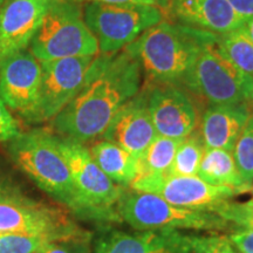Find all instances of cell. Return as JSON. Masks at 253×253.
Returning <instances> with one entry per match:
<instances>
[{"mask_svg": "<svg viewBox=\"0 0 253 253\" xmlns=\"http://www.w3.org/2000/svg\"><path fill=\"white\" fill-rule=\"evenodd\" d=\"M84 18L99 43L102 55L119 53L150 27L163 21V13L154 5H108L88 2Z\"/></svg>", "mask_w": 253, "mask_h": 253, "instance_id": "obj_7", "label": "cell"}, {"mask_svg": "<svg viewBox=\"0 0 253 253\" xmlns=\"http://www.w3.org/2000/svg\"><path fill=\"white\" fill-rule=\"evenodd\" d=\"M148 94H136L123 104L101 136L140 158L157 135L149 109Z\"/></svg>", "mask_w": 253, "mask_h": 253, "instance_id": "obj_16", "label": "cell"}, {"mask_svg": "<svg viewBox=\"0 0 253 253\" xmlns=\"http://www.w3.org/2000/svg\"><path fill=\"white\" fill-rule=\"evenodd\" d=\"M148 109L158 135L184 138L197 126V112L184 91L175 84L155 87L147 96Z\"/></svg>", "mask_w": 253, "mask_h": 253, "instance_id": "obj_15", "label": "cell"}, {"mask_svg": "<svg viewBox=\"0 0 253 253\" xmlns=\"http://www.w3.org/2000/svg\"><path fill=\"white\" fill-rule=\"evenodd\" d=\"M141 71L126 50L96 55L86 84L53 119L54 130L82 144L101 137L120 108L138 94Z\"/></svg>", "mask_w": 253, "mask_h": 253, "instance_id": "obj_1", "label": "cell"}, {"mask_svg": "<svg viewBox=\"0 0 253 253\" xmlns=\"http://www.w3.org/2000/svg\"><path fill=\"white\" fill-rule=\"evenodd\" d=\"M204 151L205 145L202 135L196 130L192 131L183 138L171 166L164 173L169 176H197Z\"/></svg>", "mask_w": 253, "mask_h": 253, "instance_id": "obj_23", "label": "cell"}, {"mask_svg": "<svg viewBox=\"0 0 253 253\" xmlns=\"http://www.w3.org/2000/svg\"><path fill=\"white\" fill-rule=\"evenodd\" d=\"M242 28H243V31L248 34V37L252 40V42H253V17L245 19Z\"/></svg>", "mask_w": 253, "mask_h": 253, "instance_id": "obj_33", "label": "cell"}, {"mask_svg": "<svg viewBox=\"0 0 253 253\" xmlns=\"http://www.w3.org/2000/svg\"><path fill=\"white\" fill-rule=\"evenodd\" d=\"M37 253H90V240L86 232L49 243Z\"/></svg>", "mask_w": 253, "mask_h": 253, "instance_id": "obj_26", "label": "cell"}, {"mask_svg": "<svg viewBox=\"0 0 253 253\" xmlns=\"http://www.w3.org/2000/svg\"><path fill=\"white\" fill-rule=\"evenodd\" d=\"M89 2H102L108 5H154L157 6L162 0H87Z\"/></svg>", "mask_w": 253, "mask_h": 253, "instance_id": "obj_31", "label": "cell"}, {"mask_svg": "<svg viewBox=\"0 0 253 253\" xmlns=\"http://www.w3.org/2000/svg\"><path fill=\"white\" fill-rule=\"evenodd\" d=\"M243 182L252 190L253 184V110L232 150Z\"/></svg>", "mask_w": 253, "mask_h": 253, "instance_id": "obj_25", "label": "cell"}, {"mask_svg": "<svg viewBox=\"0 0 253 253\" xmlns=\"http://www.w3.org/2000/svg\"><path fill=\"white\" fill-rule=\"evenodd\" d=\"M84 232L62 210L18 197L0 203V233H55L73 236Z\"/></svg>", "mask_w": 253, "mask_h": 253, "instance_id": "obj_13", "label": "cell"}, {"mask_svg": "<svg viewBox=\"0 0 253 253\" xmlns=\"http://www.w3.org/2000/svg\"><path fill=\"white\" fill-rule=\"evenodd\" d=\"M11 160L41 190L79 214L80 201L68 164L60 150L59 137L36 129L23 132L7 142Z\"/></svg>", "mask_w": 253, "mask_h": 253, "instance_id": "obj_3", "label": "cell"}, {"mask_svg": "<svg viewBox=\"0 0 253 253\" xmlns=\"http://www.w3.org/2000/svg\"><path fill=\"white\" fill-rule=\"evenodd\" d=\"M20 126L0 99V143H7L20 134Z\"/></svg>", "mask_w": 253, "mask_h": 253, "instance_id": "obj_27", "label": "cell"}, {"mask_svg": "<svg viewBox=\"0 0 253 253\" xmlns=\"http://www.w3.org/2000/svg\"><path fill=\"white\" fill-rule=\"evenodd\" d=\"M217 45L240 72L253 79V42L242 27L218 37Z\"/></svg>", "mask_w": 253, "mask_h": 253, "instance_id": "obj_22", "label": "cell"}, {"mask_svg": "<svg viewBox=\"0 0 253 253\" xmlns=\"http://www.w3.org/2000/svg\"><path fill=\"white\" fill-rule=\"evenodd\" d=\"M170 7L186 26L216 36L235 31L245 21L227 0H170Z\"/></svg>", "mask_w": 253, "mask_h": 253, "instance_id": "obj_17", "label": "cell"}, {"mask_svg": "<svg viewBox=\"0 0 253 253\" xmlns=\"http://www.w3.org/2000/svg\"><path fill=\"white\" fill-rule=\"evenodd\" d=\"M59 145L71 171L82 216L108 221L121 220L118 204L123 188L116 185L100 169L84 144L59 137Z\"/></svg>", "mask_w": 253, "mask_h": 253, "instance_id": "obj_6", "label": "cell"}, {"mask_svg": "<svg viewBox=\"0 0 253 253\" xmlns=\"http://www.w3.org/2000/svg\"><path fill=\"white\" fill-rule=\"evenodd\" d=\"M2 1H4V0H0V5H1V4H2Z\"/></svg>", "mask_w": 253, "mask_h": 253, "instance_id": "obj_36", "label": "cell"}, {"mask_svg": "<svg viewBox=\"0 0 253 253\" xmlns=\"http://www.w3.org/2000/svg\"><path fill=\"white\" fill-rule=\"evenodd\" d=\"M218 39V37H217ZM214 39L203 47L185 84L214 104H238L253 99V79L223 54Z\"/></svg>", "mask_w": 253, "mask_h": 253, "instance_id": "obj_8", "label": "cell"}, {"mask_svg": "<svg viewBox=\"0 0 253 253\" xmlns=\"http://www.w3.org/2000/svg\"><path fill=\"white\" fill-rule=\"evenodd\" d=\"M20 197L17 194V191L13 188L6 184L5 182L0 181V203L1 202H6V201H11V199L18 198Z\"/></svg>", "mask_w": 253, "mask_h": 253, "instance_id": "obj_32", "label": "cell"}, {"mask_svg": "<svg viewBox=\"0 0 253 253\" xmlns=\"http://www.w3.org/2000/svg\"><path fill=\"white\" fill-rule=\"evenodd\" d=\"M227 238L239 253H253V231L240 229Z\"/></svg>", "mask_w": 253, "mask_h": 253, "instance_id": "obj_28", "label": "cell"}, {"mask_svg": "<svg viewBox=\"0 0 253 253\" xmlns=\"http://www.w3.org/2000/svg\"><path fill=\"white\" fill-rule=\"evenodd\" d=\"M96 55L71 56L41 62V84L36 109L27 120H53L84 88Z\"/></svg>", "mask_w": 253, "mask_h": 253, "instance_id": "obj_9", "label": "cell"}, {"mask_svg": "<svg viewBox=\"0 0 253 253\" xmlns=\"http://www.w3.org/2000/svg\"><path fill=\"white\" fill-rule=\"evenodd\" d=\"M66 237L69 236L55 233H0V253H37L49 243Z\"/></svg>", "mask_w": 253, "mask_h": 253, "instance_id": "obj_24", "label": "cell"}, {"mask_svg": "<svg viewBox=\"0 0 253 253\" xmlns=\"http://www.w3.org/2000/svg\"><path fill=\"white\" fill-rule=\"evenodd\" d=\"M217 37L186 25L161 21L142 33L125 50L137 60L151 80L162 84H185L201 50Z\"/></svg>", "mask_w": 253, "mask_h": 253, "instance_id": "obj_2", "label": "cell"}, {"mask_svg": "<svg viewBox=\"0 0 253 253\" xmlns=\"http://www.w3.org/2000/svg\"><path fill=\"white\" fill-rule=\"evenodd\" d=\"M163 253H184V252H179V251H172V250H170V251H166Z\"/></svg>", "mask_w": 253, "mask_h": 253, "instance_id": "obj_35", "label": "cell"}, {"mask_svg": "<svg viewBox=\"0 0 253 253\" xmlns=\"http://www.w3.org/2000/svg\"><path fill=\"white\" fill-rule=\"evenodd\" d=\"M118 212L122 220L138 231L172 229L221 232L232 225L217 213L176 207L160 196L135 190H123Z\"/></svg>", "mask_w": 253, "mask_h": 253, "instance_id": "obj_5", "label": "cell"}, {"mask_svg": "<svg viewBox=\"0 0 253 253\" xmlns=\"http://www.w3.org/2000/svg\"><path fill=\"white\" fill-rule=\"evenodd\" d=\"M41 84V62L30 49L0 61V99L26 120L36 109Z\"/></svg>", "mask_w": 253, "mask_h": 253, "instance_id": "obj_12", "label": "cell"}, {"mask_svg": "<svg viewBox=\"0 0 253 253\" xmlns=\"http://www.w3.org/2000/svg\"><path fill=\"white\" fill-rule=\"evenodd\" d=\"M197 176L209 184L226 186L239 194L251 191L239 175L232 151L205 148Z\"/></svg>", "mask_w": 253, "mask_h": 253, "instance_id": "obj_20", "label": "cell"}, {"mask_svg": "<svg viewBox=\"0 0 253 253\" xmlns=\"http://www.w3.org/2000/svg\"><path fill=\"white\" fill-rule=\"evenodd\" d=\"M251 191H252V194H253V184H252V190H251Z\"/></svg>", "mask_w": 253, "mask_h": 253, "instance_id": "obj_37", "label": "cell"}, {"mask_svg": "<svg viewBox=\"0 0 253 253\" xmlns=\"http://www.w3.org/2000/svg\"><path fill=\"white\" fill-rule=\"evenodd\" d=\"M251 112L248 102L209 107L201 129L205 148L232 151Z\"/></svg>", "mask_w": 253, "mask_h": 253, "instance_id": "obj_18", "label": "cell"}, {"mask_svg": "<svg viewBox=\"0 0 253 253\" xmlns=\"http://www.w3.org/2000/svg\"><path fill=\"white\" fill-rule=\"evenodd\" d=\"M240 17L248 19L253 17V0H227Z\"/></svg>", "mask_w": 253, "mask_h": 253, "instance_id": "obj_29", "label": "cell"}, {"mask_svg": "<svg viewBox=\"0 0 253 253\" xmlns=\"http://www.w3.org/2000/svg\"><path fill=\"white\" fill-rule=\"evenodd\" d=\"M53 0H4L0 5V61L26 49Z\"/></svg>", "mask_w": 253, "mask_h": 253, "instance_id": "obj_14", "label": "cell"}, {"mask_svg": "<svg viewBox=\"0 0 253 253\" xmlns=\"http://www.w3.org/2000/svg\"><path fill=\"white\" fill-rule=\"evenodd\" d=\"M131 190L160 196L170 204L191 210L217 213L237 195V190L209 184L198 176H169L167 173L138 175Z\"/></svg>", "mask_w": 253, "mask_h": 253, "instance_id": "obj_10", "label": "cell"}, {"mask_svg": "<svg viewBox=\"0 0 253 253\" xmlns=\"http://www.w3.org/2000/svg\"><path fill=\"white\" fill-rule=\"evenodd\" d=\"M89 153L100 169L121 188H130L140 173L138 158L113 142H96Z\"/></svg>", "mask_w": 253, "mask_h": 253, "instance_id": "obj_19", "label": "cell"}, {"mask_svg": "<svg viewBox=\"0 0 253 253\" xmlns=\"http://www.w3.org/2000/svg\"><path fill=\"white\" fill-rule=\"evenodd\" d=\"M212 236H189L179 230H145L126 233L118 230L104 231L95 240L93 253H207Z\"/></svg>", "mask_w": 253, "mask_h": 253, "instance_id": "obj_11", "label": "cell"}, {"mask_svg": "<svg viewBox=\"0 0 253 253\" xmlns=\"http://www.w3.org/2000/svg\"><path fill=\"white\" fill-rule=\"evenodd\" d=\"M252 101H253V99H252Z\"/></svg>", "mask_w": 253, "mask_h": 253, "instance_id": "obj_38", "label": "cell"}, {"mask_svg": "<svg viewBox=\"0 0 253 253\" xmlns=\"http://www.w3.org/2000/svg\"><path fill=\"white\" fill-rule=\"evenodd\" d=\"M183 138L166 137L162 135H156L147 149L138 158L140 162V173H164L171 166L173 157Z\"/></svg>", "mask_w": 253, "mask_h": 253, "instance_id": "obj_21", "label": "cell"}, {"mask_svg": "<svg viewBox=\"0 0 253 253\" xmlns=\"http://www.w3.org/2000/svg\"><path fill=\"white\" fill-rule=\"evenodd\" d=\"M39 61L97 55L99 43L74 0H53L30 43Z\"/></svg>", "mask_w": 253, "mask_h": 253, "instance_id": "obj_4", "label": "cell"}, {"mask_svg": "<svg viewBox=\"0 0 253 253\" xmlns=\"http://www.w3.org/2000/svg\"><path fill=\"white\" fill-rule=\"evenodd\" d=\"M207 253H239L233 248L227 237H217L214 238L213 244L209 249Z\"/></svg>", "mask_w": 253, "mask_h": 253, "instance_id": "obj_30", "label": "cell"}, {"mask_svg": "<svg viewBox=\"0 0 253 253\" xmlns=\"http://www.w3.org/2000/svg\"><path fill=\"white\" fill-rule=\"evenodd\" d=\"M239 204H240V207L243 208V210L253 216V197L250 199V201L244 202V203H239Z\"/></svg>", "mask_w": 253, "mask_h": 253, "instance_id": "obj_34", "label": "cell"}]
</instances>
